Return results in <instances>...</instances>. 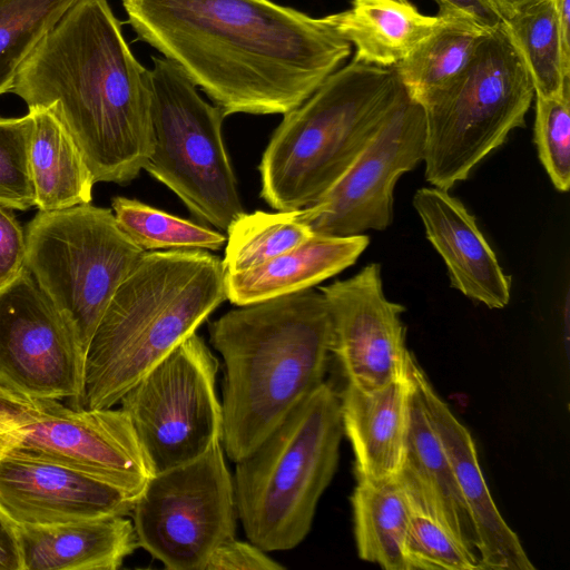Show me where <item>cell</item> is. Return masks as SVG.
Returning <instances> with one entry per match:
<instances>
[{
  "instance_id": "6da1fadb",
  "label": "cell",
  "mask_w": 570,
  "mask_h": 570,
  "mask_svg": "<svg viewBox=\"0 0 570 570\" xmlns=\"http://www.w3.org/2000/svg\"><path fill=\"white\" fill-rule=\"evenodd\" d=\"M139 40L176 63L223 115L286 114L352 52L330 17L271 0H122Z\"/></svg>"
},
{
  "instance_id": "7a4b0ae2",
  "label": "cell",
  "mask_w": 570,
  "mask_h": 570,
  "mask_svg": "<svg viewBox=\"0 0 570 570\" xmlns=\"http://www.w3.org/2000/svg\"><path fill=\"white\" fill-rule=\"evenodd\" d=\"M11 91L55 114L95 183L128 184L153 154L150 72L108 0H78L24 61Z\"/></svg>"
},
{
  "instance_id": "3957f363",
  "label": "cell",
  "mask_w": 570,
  "mask_h": 570,
  "mask_svg": "<svg viewBox=\"0 0 570 570\" xmlns=\"http://www.w3.org/2000/svg\"><path fill=\"white\" fill-rule=\"evenodd\" d=\"M208 332L224 362L222 445L237 462L324 382L330 312L311 287L238 306Z\"/></svg>"
},
{
  "instance_id": "277c9868",
  "label": "cell",
  "mask_w": 570,
  "mask_h": 570,
  "mask_svg": "<svg viewBox=\"0 0 570 570\" xmlns=\"http://www.w3.org/2000/svg\"><path fill=\"white\" fill-rule=\"evenodd\" d=\"M223 261L205 249L145 252L86 352L80 407L109 409L227 299Z\"/></svg>"
},
{
  "instance_id": "5b68a950",
  "label": "cell",
  "mask_w": 570,
  "mask_h": 570,
  "mask_svg": "<svg viewBox=\"0 0 570 570\" xmlns=\"http://www.w3.org/2000/svg\"><path fill=\"white\" fill-rule=\"evenodd\" d=\"M405 92L393 69L351 61L284 114L258 166L274 209L316 203L344 174Z\"/></svg>"
},
{
  "instance_id": "8992f818",
  "label": "cell",
  "mask_w": 570,
  "mask_h": 570,
  "mask_svg": "<svg viewBox=\"0 0 570 570\" xmlns=\"http://www.w3.org/2000/svg\"><path fill=\"white\" fill-rule=\"evenodd\" d=\"M343 436L340 395L323 382L235 462L237 519L266 552L297 547L331 483Z\"/></svg>"
},
{
  "instance_id": "52a82bcc",
  "label": "cell",
  "mask_w": 570,
  "mask_h": 570,
  "mask_svg": "<svg viewBox=\"0 0 570 570\" xmlns=\"http://www.w3.org/2000/svg\"><path fill=\"white\" fill-rule=\"evenodd\" d=\"M534 89L505 26L488 32L464 70L425 99V179L450 190L525 126Z\"/></svg>"
},
{
  "instance_id": "ba28073f",
  "label": "cell",
  "mask_w": 570,
  "mask_h": 570,
  "mask_svg": "<svg viewBox=\"0 0 570 570\" xmlns=\"http://www.w3.org/2000/svg\"><path fill=\"white\" fill-rule=\"evenodd\" d=\"M24 236L26 268L87 352L112 296L145 252L110 209L90 203L39 210Z\"/></svg>"
},
{
  "instance_id": "9c48e42d",
  "label": "cell",
  "mask_w": 570,
  "mask_h": 570,
  "mask_svg": "<svg viewBox=\"0 0 570 570\" xmlns=\"http://www.w3.org/2000/svg\"><path fill=\"white\" fill-rule=\"evenodd\" d=\"M154 150L144 169L205 224L227 230L244 213L226 150L225 116L174 62L151 57Z\"/></svg>"
},
{
  "instance_id": "30bf717a",
  "label": "cell",
  "mask_w": 570,
  "mask_h": 570,
  "mask_svg": "<svg viewBox=\"0 0 570 570\" xmlns=\"http://www.w3.org/2000/svg\"><path fill=\"white\" fill-rule=\"evenodd\" d=\"M69 466L139 497L155 474L121 409H71L0 384V456Z\"/></svg>"
},
{
  "instance_id": "8fae6325",
  "label": "cell",
  "mask_w": 570,
  "mask_h": 570,
  "mask_svg": "<svg viewBox=\"0 0 570 570\" xmlns=\"http://www.w3.org/2000/svg\"><path fill=\"white\" fill-rule=\"evenodd\" d=\"M131 514L138 547L169 570H204L236 531L234 482L222 441L195 460L155 473Z\"/></svg>"
},
{
  "instance_id": "7c38bea8",
  "label": "cell",
  "mask_w": 570,
  "mask_h": 570,
  "mask_svg": "<svg viewBox=\"0 0 570 570\" xmlns=\"http://www.w3.org/2000/svg\"><path fill=\"white\" fill-rule=\"evenodd\" d=\"M218 361L196 333L151 367L120 400L154 473L187 463L222 441Z\"/></svg>"
},
{
  "instance_id": "4fadbf2b",
  "label": "cell",
  "mask_w": 570,
  "mask_h": 570,
  "mask_svg": "<svg viewBox=\"0 0 570 570\" xmlns=\"http://www.w3.org/2000/svg\"><path fill=\"white\" fill-rule=\"evenodd\" d=\"M424 150L423 108L405 91L337 181L299 209V219L314 234L330 236L385 229L393 218L394 186L423 161Z\"/></svg>"
},
{
  "instance_id": "5bb4252c",
  "label": "cell",
  "mask_w": 570,
  "mask_h": 570,
  "mask_svg": "<svg viewBox=\"0 0 570 570\" xmlns=\"http://www.w3.org/2000/svg\"><path fill=\"white\" fill-rule=\"evenodd\" d=\"M85 363L76 331L26 268L0 291V384L80 407Z\"/></svg>"
},
{
  "instance_id": "9a60e30c",
  "label": "cell",
  "mask_w": 570,
  "mask_h": 570,
  "mask_svg": "<svg viewBox=\"0 0 570 570\" xmlns=\"http://www.w3.org/2000/svg\"><path fill=\"white\" fill-rule=\"evenodd\" d=\"M327 303L333 353L347 380L374 391L406 375L404 306L386 298L381 266L371 263L354 276L320 288Z\"/></svg>"
},
{
  "instance_id": "2e32d148",
  "label": "cell",
  "mask_w": 570,
  "mask_h": 570,
  "mask_svg": "<svg viewBox=\"0 0 570 570\" xmlns=\"http://www.w3.org/2000/svg\"><path fill=\"white\" fill-rule=\"evenodd\" d=\"M137 497L66 465L0 456V507L16 524H57L131 513Z\"/></svg>"
},
{
  "instance_id": "e0dca14e",
  "label": "cell",
  "mask_w": 570,
  "mask_h": 570,
  "mask_svg": "<svg viewBox=\"0 0 570 570\" xmlns=\"http://www.w3.org/2000/svg\"><path fill=\"white\" fill-rule=\"evenodd\" d=\"M406 374L451 463L471 515L481 570H533L517 533L503 520L481 471L473 439L439 396L410 353Z\"/></svg>"
},
{
  "instance_id": "ac0fdd59",
  "label": "cell",
  "mask_w": 570,
  "mask_h": 570,
  "mask_svg": "<svg viewBox=\"0 0 570 570\" xmlns=\"http://www.w3.org/2000/svg\"><path fill=\"white\" fill-rule=\"evenodd\" d=\"M413 206L424 225L426 238L441 255L452 287L489 308L510 302L511 277L507 275L475 218L448 190L422 187Z\"/></svg>"
},
{
  "instance_id": "d6986e66",
  "label": "cell",
  "mask_w": 570,
  "mask_h": 570,
  "mask_svg": "<svg viewBox=\"0 0 570 570\" xmlns=\"http://www.w3.org/2000/svg\"><path fill=\"white\" fill-rule=\"evenodd\" d=\"M411 383L405 375L374 391L346 383L340 394L343 434L360 480L395 476L403 464L409 430Z\"/></svg>"
},
{
  "instance_id": "ffe728a7",
  "label": "cell",
  "mask_w": 570,
  "mask_h": 570,
  "mask_svg": "<svg viewBox=\"0 0 570 570\" xmlns=\"http://www.w3.org/2000/svg\"><path fill=\"white\" fill-rule=\"evenodd\" d=\"M22 570H117L138 547L126 515L17 524Z\"/></svg>"
},
{
  "instance_id": "44dd1931",
  "label": "cell",
  "mask_w": 570,
  "mask_h": 570,
  "mask_svg": "<svg viewBox=\"0 0 570 570\" xmlns=\"http://www.w3.org/2000/svg\"><path fill=\"white\" fill-rule=\"evenodd\" d=\"M396 478L413 511L441 522L478 554L476 532L451 463L412 384L405 454Z\"/></svg>"
},
{
  "instance_id": "7402d4cb",
  "label": "cell",
  "mask_w": 570,
  "mask_h": 570,
  "mask_svg": "<svg viewBox=\"0 0 570 570\" xmlns=\"http://www.w3.org/2000/svg\"><path fill=\"white\" fill-rule=\"evenodd\" d=\"M368 242L364 234H313L301 245L262 265L226 273L227 299L243 306L311 288L353 265Z\"/></svg>"
},
{
  "instance_id": "603a6c76",
  "label": "cell",
  "mask_w": 570,
  "mask_h": 570,
  "mask_svg": "<svg viewBox=\"0 0 570 570\" xmlns=\"http://www.w3.org/2000/svg\"><path fill=\"white\" fill-rule=\"evenodd\" d=\"M328 17L354 46L353 61L382 68L402 61L444 20L422 13L410 0H351L348 9Z\"/></svg>"
},
{
  "instance_id": "cb8c5ba5",
  "label": "cell",
  "mask_w": 570,
  "mask_h": 570,
  "mask_svg": "<svg viewBox=\"0 0 570 570\" xmlns=\"http://www.w3.org/2000/svg\"><path fill=\"white\" fill-rule=\"evenodd\" d=\"M33 115L31 174L39 210H57L89 204L95 184L77 144L45 107L29 108Z\"/></svg>"
},
{
  "instance_id": "d4e9b609",
  "label": "cell",
  "mask_w": 570,
  "mask_h": 570,
  "mask_svg": "<svg viewBox=\"0 0 570 570\" xmlns=\"http://www.w3.org/2000/svg\"><path fill=\"white\" fill-rule=\"evenodd\" d=\"M351 504L358 557L385 570H407L404 541L413 508L396 475L357 481Z\"/></svg>"
},
{
  "instance_id": "484cf974",
  "label": "cell",
  "mask_w": 570,
  "mask_h": 570,
  "mask_svg": "<svg viewBox=\"0 0 570 570\" xmlns=\"http://www.w3.org/2000/svg\"><path fill=\"white\" fill-rule=\"evenodd\" d=\"M488 32L464 18L444 16L443 22L392 69L407 96L421 105L464 70Z\"/></svg>"
},
{
  "instance_id": "4316f807",
  "label": "cell",
  "mask_w": 570,
  "mask_h": 570,
  "mask_svg": "<svg viewBox=\"0 0 570 570\" xmlns=\"http://www.w3.org/2000/svg\"><path fill=\"white\" fill-rule=\"evenodd\" d=\"M504 26L528 71L534 97H557L570 89V52L564 48L552 0L532 3Z\"/></svg>"
},
{
  "instance_id": "83f0119b",
  "label": "cell",
  "mask_w": 570,
  "mask_h": 570,
  "mask_svg": "<svg viewBox=\"0 0 570 570\" xmlns=\"http://www.w3.org/2000/svg\"><path fill=\"white\" fill-rule=\"evenodd\" d=\"M223 265L226 273L254 268L301 245L313 232L299 219V209L245 212L227 228Z\"/></svg>"
},
{
  "instance_id": "f1b7e54d",
  "label": "cell",
  "mask_w": 570,
  "mask_h": 570,
  "mask_svg": "<svg viewBox=\"0 0 570 570\" xmlns=\"http://www.w3.org/2000/svg\"><path fill=\"white\" fill-rule=\"evenodd\" d=\"M78 0H0V95Z\"/></svg>"
},
{
  "instance_id": "f546056e",
  "label": "cell",
  "mask_w": 570,
  "mask_h": 570,
  "mask_svg": "<svg viewBox=\"0 0 570 570\" xmlns=\"http://www.w3.org/2000/svg\"><path fill=\"white\" fill-rule=\"evenodd\" d=\"M111 207L120 228L144 252L218 250L226 244L223 233L170 215L137 199L117 196L112 199Z\"/></svg>"
},
{
  "instance_id": "4dcf8cb0",
  "label": "cell",
  "mask_w": 570,
  "mask_h": 570,
  "mask_svg": "<svg viewBox=\"0 0 570 570\" xmlns=\"http://www.w3.org/2000/svg\"><path fill=\"white\" fill-rule=\"evenodd\" d=\"M407 570H481L479 556L438 520L413 511L404 541Z\"/></svg>"
},
{
  "instance_id": "1f68e13d",
  "label": "cell",
  "mask_w": 570,
  "mask_h": 570,
  "mask_svg": "<svg viewBox=\"0 0 570 570\" xmlns=\"http://www.w3.org/2000/svg\"><path fill=\"white\" fill-rule=\"evenodd\" d=\"M33 115L0 118V205L26 210L36 204L31 174Z\"/></svg>"
},
{
  "instance_id": "d6a6232c",
  "label": "cell",
  "mask_w": 570,
  "mask_h": 570,
  "mask_svg": "<svg viewBox=\"0 0 570 570\" xmlns=\"http://www.w3.org/2000/svg\"><path fill=\"white\" fill-rule=\"evenodd\" d=\"M534 142L541 164L560 191L570 187V89L535 97Z\"/></svg>"
},
{
  "instance_id": "836d02e7",
  "label": "cell",
  "mask_w": 570,
  "mask_h": 570,
  "mask_svg": "<svg viewBox=\"0 0 570 570\" xmlns=\"http://www.w3.org/2000/svg\"><path fill=\"white\" fill-rule=\"evenodd\" d=\"M285 567L256 544L233 538L209 557L204 570H284Z\"/></svg>"
},
{
  "instance_id": "e575fe53",
  "label": "cell",
  "mask_w": 570,
  "mask_h": 570,
  "mask_svg": "<svg viewBox=\"0 0 570 570\" xmlns=\"http://www.w3.org/2000/svg\"><path fill=\"white\" fill-rule=\"evenodd\" d=\"M24 269V233L11 209L0 205V291Z\"/></svg>"
},
{
  "instance_id": "d590c367",
  "label": "cell",
  "mask_w": 570,
  "mask_h": 570,
  "mask_svg": "<svg viewBox=\"0 0 570 570\" xmlns=\"http://www.w3.org/2000/svg\"><path fill=\"white\" fill-rule=\"evenodd\" d=\"M439 13L464 18L485 31L504 24L505 19L493 0H434Z\"/></svg>"
},
{
  "instance_id": "8d00e7d4",
  "label": "cell",
  "mask_w": 570,
  "mask_h": 570,
  "mask_svg": "<svg viewBox=\"0 0 570 570\" xmlns=\"http://www.w3.org/2000/svg\"><path fill=\"white\" fill-rule=\"evenodd\" d=\"M0 570H22L17 524L0 507Z\"/></svg>"
},
{
  "instance_id": "74e56055",
  "label": "cell",
  "mask_w": 570,
  "mask_h": 570,
  "mask_svg": "<svg viewBox=\"0 0 570 570\" xmlns=\"http://www.w3.org/2000/svg\"><path fill=\"white\" fill-rule=\"evenodd\" d=\"M564 48L570 52V0H552Z\"/></svg>"
},
{
  "instance_id": "f35d334b",
  "label": "cell",
  "mask_w": 570,
  "mask_h": 570,
  "mask_svg": "<svg viewBox=\"0 0 570 570\" xmlns=\"http://www.w3.org/2000/svg\"><path fill=\"white\" fill-rule=\"evenodd\" d=\"M504 19L510 18L521 9L541 0H493Z\"/></svg>"
}]
</instances>
